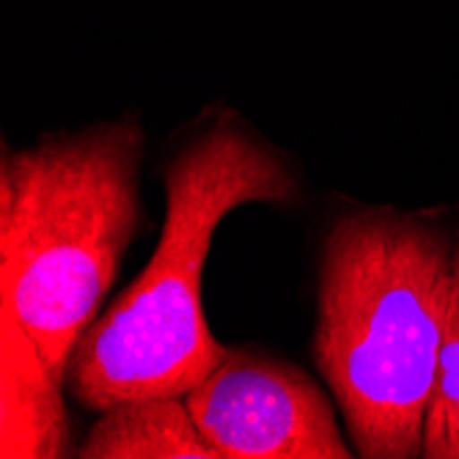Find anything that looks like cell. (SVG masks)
Segmentation results:
<instances>
[{"mask_svg":"<svg viewBox=\"0 0 459 459\" xmlns=\"http://www.w3.org/2000/svg\"><path fill=\"white\" fill-rule=\"evenodd\" d=\"M165 221L152 262L82 333L66 388L105 410L135 396H185L226 347L206 327L201 275L221 221L245 204H298V165L254 124L210 105L162 162Z\"/></svg>","mask_w":459,"mask_h":459,"instance_id":"obj_1","label":"cell"},{"mask_svg":"<svg viewBox=\"0 0 459 459\" xmlns=\"http://www.w3.org/2000/svg\"><path fill=\"white\" fill-rule=\"evenodd\" d=\"M456 231L429 210L350 204L330 221L311 355L355 454H424Z\"/></svg>","mask_w":459,"mask_h":459,"instance_id":"obj_2","label":"cell"},{"mask_svg":"<svg viewBox=\"0 0 459 459\" xmlns=\"http://www.w3.org/2000/svg\"><path fill=\"white\" fill-rule=\"evenodd\" d=\"M143 152V124L127 113L4 149L0 306L64 385L72 352L141 231Z\"/></svg>","mask_w":459,"mask_h":459,"instance_id":"obj_3","label":"cell"},{"mask_svg":"<svg viewBox=\"0 0 459 459\" xmlns=\"http://www.w3.org/2000/svg\"><path fill=\"white\" fill-rule=\"evenodd\" d=\"M204 440L221 459H350L336 410L319 383L286 358L226 347L185 394Z\"/></svg>","mask_w":459,"mask_h":459,"instance_id":"obj_4","label":"cell"},{"mask_svg":"<svg viewBox=\"0 0 459 459\" xmlns=\"http://www.w3.org/2000/svg\"><path fill=\"white\" fill-rule=\"evenodd\" d=\"M61 385L20 319L0 306V456H69L72 424Z\"/></svg>","mask_w":459,"mask_h":459,"instance_id":"obj_5","label":"cell"},{"mask_svg":"<svg viewBox=\"0 0 459 459\" xmlns=\"http://www.w3.org/2000/svg\"><path fill=\"white\" fill-rule=\"evenodd\" d=\"M82 459H221L204 440L185 396H135L100 410Z\"/></svg>","mask_w":459,"mask_h":459,"instance_id":"obj_6","label":"cell"},{"mask_svg":"<svg viewBox=\"0 0 459 459\" xmlns=\"http://www.w3.org/2000/svg\"><path fill=\"white\" fill-rule=\"evenodd\" d=\"M427 459H459V229L451 262V300L446 314V333L440 350V368L435 396L424 429Z\"/></svg>","mask_w":459,"mask_h":459,"instance_id":"obj_7","label":"cell"}]
</instances>
